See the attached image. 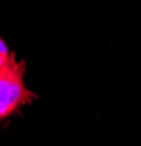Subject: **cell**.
Returning a JSON list of instances; mask_svg holds the SVG:
<instances>
[{
    "mask_svg": "<svg viewBox=\"0 0 141 146\" xmlns=\"http://www.w3.org/2000/svg\"><path fill=\"white\" fill-rule=\"evenodd\" d=\"M0 51H3V53H10L9 51V48H7V45H6V42L0 38Z\"/></svg>",
    "mask_w": 141,
    "mask_h": 146,
    "instance_id": "3957f363",
    "label": "cell"
},
{
    "mask_svg": "<svg viewBox=\"0 0 141 146\" xmlns=\"http://www.w3.org/2000/svg\"><path fill=\"white\" fill-rule=\"evenodd\" d=\"M12 57H13V53H3V51H0V69H3L5 66H7L10 63Z\"/></svg>",
    "mask_w": 141,
    "mask_h": 146,
    "instance_id": "7a4b0ae2",
    "label": "cell"
},
{
    "mask_svg": "<svg viewBox=\"0 0 141 146\" xmlns=\"http://www.w3.org/2000/svg\"><path fill=\"white\" fill-rule=\"evenodd\" d=\"M23 63H16L15 56L7 66L0 69V120L35 98L23 83Z\"/></svg>",
    "mask_w": 141,
    "mask_h": 146,
    "instance_id": "6da1fadb",
    "label": "cell"
}]
</instances>
